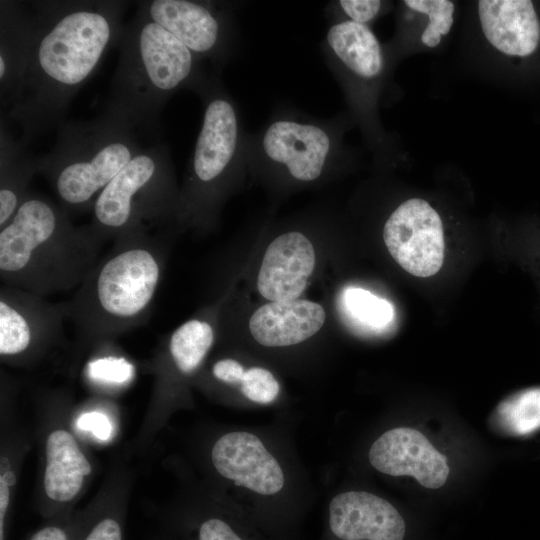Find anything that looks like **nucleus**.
Instances as JSON below:
<instances>
[{"label":"nucleus","instance_id":"nucleus-1","mask_svg":"<svg viewBox=\"0 0 540 540\" xmlns=\"http://www.w3.org/2000/svg\"><path fill=\"white\" fill-rule=\"evenodd\" d=\"M123 1H32V37L25 73L8 116L25 144L61 126L69 105L118 44Z\"/></svg>","mask_w":540,"mask_h":540},{"label":"nucleus","instance_id":"nucleus-2","mask_svg":"<svg viewBox=\"0 0 540 540\" xmlns=\"http://www.w3.org/2000/svg\"><path fill=\"white\" fill-rule=\"evenodd\" d=\"M104 241L91 224L74 226L59 204L29 191L0 231L1 280L43 297L76 288Z\"/></svg>","mask_w":540,"mask_h":540},{"label":"nucleus","instance_id":"nucleus-3","mask_svg":"<svg viewBox=\"0 0 540 540\" xmlns=\"http://www.w3.org/2000/svg\"><path fill=\"white\" fill-rule=\"evenodd\" d=\"M119 62L110 87L108 108L138 132L155 137L160 113L178 91H195L206 77L202 60L155 22L139 5L119 40Z\"/></svg>","mask_w":540,"mask_h":540},{"label":"nucleus","instance_id":"nucleus-4","mask_svg":"<svg viewBox=\"0 0 540 540\" xmlns=\"http://www.w3.org/2000/svg\"><path fill=\"white\" fill-rule=\"evenodd\" d=\"M161 273L157 235L145 229L122 235L63 303L65 315L90 336L137 327L149 315Z\"/></svg>","mask_w":540,"mask_h":540},{"label":"nucleus","instance_id":"nucleus-5","mask_svg":"<svg viewBox=\"0 0 540 540\" xmlns=\"http://www.w3.org/2000/svg\"><path fill=\"white\" fill-rule=\"evenodd\" d=\"M58 129L53 149L35 156L37 173L69 215L92 211L104 188L142 149L138 131L108 107L92 120L64 122Z\"/></svg>","mask_w":540,"mask_h":540},{"label":"nucleus","instance_id":"nucleus-6","mask_svg":"<svg viewBox=\"0 0 540 540\" xmlns=\"http://www.w3.org/2000/svg\"><path fill=\"white\" fill-rule=\"evenodd\" d=\"M346 124L341 116L320 118L278 108L259 131L247 133V165L295 182H315L350 157L343 142Z\"/></svg>","mask_w":540,"mask_h":540},{"label":"nucleus","instance_id":"nucleus-7","mask_svg":"<svg viewBox=\"0 0 540 540\" xmlns=\"http://www.w3.org/2000/svg\"><path fill=\"white\" fill-rule=\"evenodd\" d=\"M167 145L142 148L98 196L91 226L105 240L145 229L179 212Z\"/></svg>","mask_w":540,"mask_h":540},{"label":"nucleus","instance_id":"nucleus-8","mask_svg":"<svg viewBox=\"0 0 540 540\" xmlns=\"http://www.w3.org/2000/svg\"><path fill=\"white\" fill-rule=\"evenodd\" d=\"M201 99V129L188 164L179 212L199 211L215 198L227 178L247 164L246 137L236 101L218 74H207L194 91Z\"/></svg>","mask_w":540,"mask_h":540},{"label":"nucleus","instance_id":"nucleus-9","mask_svg":"<svg viewBox=\"0 0 540 540\" xmlns=\"http://www.w3.org/2000/svg\"><path fill=\"white\" fill-rule=\"evenodd\" d=\"M149 16L202 61L222 67L234 51L237 32L231 3L219 1H143Z\"/></svg>","mask_w":540,"mask_h":540},{"label":"nucleus","instance_id":"nucleus-10","mask_svg":"<svg viewBox=\"0 0 540 540\" xmlns=\"http://www.w3.org/2000/svg\"><path fill=\"white\" fill-rule=\"evenodd\" d=\"M383 239L393 259L411 275L429 277L443 265V223L439 213L421 198L404 201L390 214Z\"/></svg>","mask_w":540,"mask_h":540},{"label":"nucleus","instance_id":"nucleus-11","mask_svg":"<svg viewBox=\"0 0 540 540\" xmlns=\"http://www.w3.org/2000/svg\"><path fill=\"white\" fill-rule=\"evenodd\" d=\"M370 464L390 476H411L425 488L442 487L449 476L447 458L417 429L397 427L371 445Z\"/></svg>","mask_w":540,"mask_h":540},{"label":"nucleus","instance_id":"nucleus-12","mask_svg":"<svg viewBox=\"0 0 540 540\" xmlns=\"http://www.w3.org/2000/svg\"><path fill=\"white\" fill-rule=\"evenodd\" d=\"M407 524L387 500L365 491L334 496L328 507V540H405Z\"/></svg>","mask_w":540,"mask_h":540},{"label":"nucleus","instance_id":"nucleus-13","mask_svg":"<svg viewBox=\"0 0 540 540\" xmlns=\"http://www.w3.org/2000/svg\"><path fill=\"white\" fill-rule=\"evenodd\" d=\"M213 466L226 479L261 495H273L284 486L283 470L262 441L246 431L221 436L211 452Z\"/></svg>","mask_w":540,"mask_h":540},{"label":"nucleus","instance_id":"nucleus-14","mask_svg":"<svg viewBox=\"0 0 540 540\" xmlns=\"http://www.w3.org/2000/svg\"><path fill=\"white\" fill-rule=\"evenodd\" d=\"M66 317L63 304L55 305L45 297L4 285L0 291V354L18 356L40 336L62 327Z\"/></svg>","mask_w":540,"mask_h":540},{"label":"nucleus","instance_id":"nucleus-15","mask_svg":"<svg viewBox=\"0 0 540 540\" xmlns=\"http://www.w3.org/2000/svg\"><path fill=\"white\" fill-rule=\"evenodd\" d=\"M314 265L315 251L309 239L297 231L284 233L266 249L257 279L258 291L270 301L296 300Z\"/></svg>","mask_w":540,"mask_h":540},{"label":"nucleus","instance_id":"nucleus-16","mask_svg":"<svg viewBox=\"0 0 540 540\" xmlns=\"http://www.w3.org/2000/svg\"><path fill=\"white\" fill-rule=\"evenodd\" d=\"M477 13L489 44L510 57L533 54L540 42V21L529 0H480Z\"/></svg>","mask_w":540,"mask_h":540},{"label":"nucleus","instance_id":"nucleus-17","mask_svg":"<svg viewBox=\"0 0 540 540\" xmlns=\"http://www.w3.org/2000/svg\"><path fill=\"white\" fill-rule=\"evenodd\" d=\"M325 322L323 307L308 300L272 301L258 308L249 321L253 338L263 346L284 347L305 341Z\"/></svg>","mask_w":540,"mask_h":540},{"label":"nucleus","instance_id":"nucleus-18","mask_svg":"<svg viewBox=\"0 0 540 540\" xmlns=\"http://www.w3.org/2000/svg\"><path fill=\"white\" fill-rule=\"evenodd\" d=\"M32 37L31 14L17 1L0 4V94L7 107L21 85Z\"/></svg>","mask_w":540,"mask_h":540},{"label":"nucleus","instance_id":"nucleus-19","mask_svg":"<svg viewBox=\"0 0 540 540\" xmlns=\"http://www.w3.org/2000/svg\"><path fill=\"white\" fill-rule=\"evenodd\" d=\"M91 465L74 437L65 430H56L46 441L44 488L48 497L57 502L71 501L80 491Z\"/></svg>","mask_w":540,"mask_h":540},{"label":"nucleus","instance_id":"nucleus-20","mask_svg":"<svg viewBox=\"0 0 540 540\" xmlns=\"http://www.w3.org/2000/svg\"><path fill=\"white\" fill-rule=\"evenodd\" d=\"M0 228L13 218L29 193L28 185L37 173L35 156L27 144L16 140L1 121L0 129Z\"/></svg>","mask_w":540,"mask_h":540},{"label":"nucleus","instance_id":"nucleus-21","mask_svg":"<svg viewBox=\"0 0 540 540\" xmlns=\"http://www.w3.org/2000/svg\"><path fill=\"white\" fill-rule=\"evenodd\" d=\"M214 342V331L206 321L192 319L180 325L171 335L169 351L177 369L183 374L196 370Z\"/></svg>","mask_w":540,"mask_h":540},{"label":"nucleus","instance_id":"nucleus-22","mask_svg":"<svg viewBox=\"0 0 540 540\" xmlns=\"http://www.w3.org/2000/svg\"><path fill=\"white\" fill-rule=\"evenodd\" d=\"M340 305L351 323L369 331L383 330L394 318V308L389 301L358 287L346 288Z\"/></svg>","mask_w":540,"mask_h":540},{"label":"nucleus","instance_id":"nucleus-23","mask_svg":"<svg viewBox=\"0 0 540 540\" xmlns=\"http://www.w3.org/2000/svg\"><path fill=\"white\" fill-rule=\"evenodd\" d=\"M406 8L427 17L421 34V42L428 48L438 46L451 30L454 23L455 5L449 0H405Z\"/></svg>","mask_w":540,"mask_h":540},{"label":"nucleus","instance_id":"nucleus-24","mask_svg":"<svg viewBox=\"0 0 540 540\" xmlns=\"http://www.w3.org/2000/svg\"><path fill=\"white\" fill-rule=\"evenodd\" d=\"M384 2L380 0H339L331 2L326 14L331 22L351 21L368 25L383 11Z\"/></svg>","mask_w":540,"mask_h":540},{"label":"nucleus","instance_id":"nucleus-25","mask_svg":"<svg viewBox=\"0 0 540 540\" xmlns=\"http://www.w3.org/2000/svg\"><path fill=\"white\" fill-rule=\"evenodd\" d=\"M240 384L243 395L259 404L271 403L279 394L278 381L270 371L261 367L246 370Z\"/></svg>","mask_w":540,"mask_h":540},{"label":"nucleus","instance_id":"nucleus-26","mask_svg":"<svg viewBox=\"0 0 540 540\" xmlns=\"http://www.w3.org/2000/svg\"><path fill=\"white\" fill-rule=\"evenodd\" d=\"M514 429L528 434L540 428V389L519 394L514 403Z\"/></svg>","mask_w":540,"mask_h":540},{"label":"nucleus","instance_id":"nucleus-27","mask_svg":"<svg viewBox=\"0 0 540 540\" xmlns=\"http://www.w3.org/2000/svg\"><path fill=\"white\" fill-rule=\"evenodd\" d=\"M92 379L105 383L123 384L133 377V366L124 358H102L88 365Z\"/></svg>","mask_w":540,"mask_h":540},{"label":"nucleus","instance_id":"nucleus-28","mask_svg":"<svg viewBox=\"0 0 540 540\" xmlns=\"http://www.w3.org/2000/svg\"><path fill=\"white\" fill-rule=\"evenodd\" d=\"M78 429L91 432L99 440H108L112 433V425L108 417L93 411L80 415L76 421Z\"/></svg>","mask_w":540,"mask_h":540},{"label":"nucleus","instance_id":"nucleus-29","mask_svg":"<svg viewBox=\"0 0 540 540\" xmlns=\"http://www.w3.org/2000/svg\"><path fill=\"white\" fill-rule=\"evenodd\" d=\"M212 372L220 381L235 384L241 382L245 370L243 366L234 359H222L214 364Z\"/></svg>","mask_w":540,"mask_h":540},{"label":"nucleus","instance_id":"nucleus-30","mask_svg":"<svg viewBox=\"0 0 540 540\" xmlns=\"http://www.w3.org/2000/svg\"><path fill=\"white\" fill-rule=\"evenodd\" d=\"M29 540H70V534L61 526L49 525L36 531Z\"/></svg>","mask_w":540,"mask_h":540},{"label":"nucleus","instance_id":"nucleus-31","mask_svg":"<svg viewBox=\"0 0 540 540\" xmlns=\"http://www.w3.org/2000/svg\"><path fill=\"white\" fill-rule=\"evenodd\" d=\"M9 500V485L0 478V540H5V519Z\"/></svg>","mask_w":540,"mask_h":540}]
</instances>
